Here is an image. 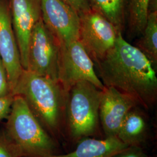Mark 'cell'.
Masks as SVG:
<instances>
[{"label": "cell", "instance_id": "obj_1", "mask_svg": "<svg viewBox=\"0 0 157 157\" xmlns=\"http://www.w3.org/2000/svg\"><path fill=\"white\" fill-rule=\"evenodd\" d=\"M94 67L104 86L129 95L144 109L154 106L157 99L155 67L139 48L124 39L121 33L113 47Z\"/></svg>", "mask_w": 157, "mask_h": 157}, {"label": "cell", "instance_id": "obj_2", "mask_svg": "<svg viewBox=\"0 0 157 157\" xmlns=\"http://www.w3.org/2000/svg\"><path fill=\"white\" fill-rule=\"evenodd\" d=\"M13 94L23 98L43 128L58 143L66 139L67 92L59 82L24 69Z\"/></svg>", "mask_w": 157, "mask_h": 157}, {"label": "cell", "instance_id": "obj_3", "mask_svg": "<svg viewBox=\"0 0 157 157\" xmlns=\"http://www.w3.org/2000/svg\"><path fill=\"white\" fill-rule=\"evenodd\" d=\"M6 134L22 157L56 154L58 143L41 126L21 95H15L6 118Z\"/></svg>", "mask_w": 157, "mask_h": 157}, {"label": "cell", "instance_id": "obj_4", "mask_svg": "<svg viewBox=\"0 0 157 157\" xmlns=\"http://www.w3.org/2000/svg\"><path fill=\"white\" fill-rule=\"evenodd\" d=\"M101 90L94 84L81 81L68 90L65 112V136L77 143L86 137L101 136L99 107Z\"/></svg>", "mask_w": 157, "mask_h": 157}, {"label": "cell", "instance_id": "obj_5", "mask_svg": "<svg viewBox=\"0 0 157 157\" xmlns=\"http://www.w3.org/2000/svg\"><path fill=\"white\" fill-rule=\"evenodd\" d=\"M60 53L59 43L41 18L30 36L26 70L59 82Z\"/></svg>", "mask_w": 157, "mask_h": 157}, {"label": "cell", "instance_id": "obj_6", "mask_svg": "<svg viewBox=\"0 0 157 157\" xmlns=\"http://www.w3.org/2000/svg\"><path fill=\"white\" fill-rule=\"evenodd\" d=\"M78 15V41L95 63L113 47L121 32L105 17L91 9Z\"/></svg>", "mask_w": 157, "mask_h": 157}, {"label": "cell", "instance_id": "obj_7", "mask_svg": "<svg viewBox=\"0 0 157 157\" xmlns=\"http://www.w3.org/2000/svg\"><path fill=\"white\" fill-rule=\"evenodd\" d=\"M94 63L78 40L61 46L59 82L67 92L73 84L89 82L100 90L104 86L98 78Z\"/></svg>", "mask_w": 157, "mask_h": 157}, {"label": "cell", "instance_id": "obj_8", "mask_svg": "<svg viewBox=\"0 0 157 157\" xmlns=\"http://www.w3.org/2000/svg\"><path fill=\"white\" fill-rule=\"evenodd\" d=\"M42 20L61 46L78 40L79 15L63 0H41Z\"/></svg>", "mask_w": 157, "mask_h": 157}, {"label": "cell", "instance_id": "obj_9", "mask_svg": "<svg viewBox=\"0 0 157 157\" xmlns=\"http://www.w3.org/2000/svg\"><path fill=\"white\" fill-rule=\"evenodd\" d=\"M10 9L23 68L26 70L30 36L42 18L41 0H11Z\"/></svg>", "mask_w": 157, "mask_h": 157}, {"label": "cell", "instance_id": "obj_10", "mask_svg": "<svg viewBox=\"0 0 157 157\" xmlns=\"http://www.w3.org/2000/svg\"><path fill=\"white\" fill-rule=\"evenodd\" d=\"M139 104L133 98L111 87L101 90L99 118L105 137H117L127 114Z\"/></svg>", "mask_w": 157, "mask_h": 157}, {"label": "cell", "instance_id": "obj_11", "mask_svg": "<svg viewBox=\"0 0 157 157\" xmlns=\"http://www.w3.org/2000/svg\"><path fill=\"white\" fill-rule=\"evenodd\" d=\"M0 57L6 67L13 94L24 69L12 28L10 9L5 0H0Z\"/></svg>", "mask_w": 157, "mask_h": 157}, {"label": "cell", "instance_id": "obj_12", "mask_svg": "<svg viewBox=\"0 0 157 157\" xmlns=\"http://www.w3.org/2000/svg\"><path fill=\"white\" fill-rule=\"evenodd\" d=\"M128 147L117 137H86L76 143V147L72 151L46 157H111Z\"/></svg>", "mask_w": 157, "mask_h": 157}, {"label": "cell", "instance_id": "obj_13", "mask_svg": "<svg viewBox=\"0 0 157 157\" xmlns=\"http://www.w3.org/2000/svg\"><path fill=\"white\" fill-rule=\"evenodd\" d=\"M150 137V126L145 113L137 107L127 114L117 137L128 147H143Z\"/></svg>", "mask_w": 157, "mask_h": 157}, {"label": "cell", "instance_id": "obj_14", "mask_svg": "<svg viewBox=\"0 0 157 157\" xmlns=\"http://www.w3.org/2000/svg\"><path fill=\"white\" fill-rule=\"evenodd\" d=\"M92 10L112 23L122 33L126 23V0H87Z\"/></svg>", "mask_w": 157, "mask_h": 157}, {"label": "cell", "instance_id": "obj_15", "mask_svg": "<svg viewBox=\"0 0 157 157\" xmlns=\"http://www.w3.org/2000/svg\"><path fill=\"white\" fill-rule=\"evenodd\" d=\"M150 0H126V21L131 37L141 35L146 26Z\"/></svg>", "mask_w": 157, "mask_h": 157}, {"label": "cell", "instance_id": "obj_16", "mask_svg": "<svg viewBox=\"0 0 157 157\" xmlns=\"http://www.w3.org/2000/svg\"><path fill=\"white\" fill-rule=\"evenodd\" d=\"M137 47L149 59L154 67L157 64V11L148 12L146 26Z\"/></svg>", "mask_w": 157, "mask_h": 157}, {"label": "cell", "instance_id": "obj_17", "mask_svg": "<svg viewBox=\"0 0 157 157\" xmlns=\"http://www.w3.org/2000/svg\"><path fill=\"white\" fill-rule=\"evenodd\" d=\"M0 157H22L4 129L0 130Z\"/></svg>", "mask_w": 157, "mask_h": 157}, {"label": "cell", "instance_id": "obj_18", "mask_svg": "<svg viewBox=\"0 0 157 157\" xmlns=\"http://www.w3.org/2000/svg\"><path fill=\"white\" fill-rule=\"evenodd\" d=\"M9 94H12L10 89L6 67L0 57V97Z\"/></svg>", "mask_w": 157, "mask_h": 157}, {"label": "cell", "instance_id": "obj_19", "mask_svg": "<svg viewBox=\"0 0 157 157\" xmlns=\"http://www.w3.org/2000/svg\"><path fill=\"white\" fill-rule=\"evenodd\" d=\"M14 95L9 94L0 97V122L6 119L11 109Z\"/></svg>", "mask_w": 157, "mask_h": 157}, {"label": "cell", "instance_id": "obj_20", "mask_svg": "<svg viewBox=\"0 0 157 157\" xmlns=\"http://www.w3.org/2000/svg\"><path fill=\"white\" fill-rule=\"evenodd\" d=\"M147 154L140 147H128L126 149L113 155L111 157H146Z\"/></svg>", "mask_w": 157, "mask_h": 157}, {"label": "cell", "instance_id": "obj_21", "mask_svg": "<svg viewBox=\"0 0 157 157\" xmlns=\"http://www.w3.org/2000/svg\"><path fill=\"white\" fill-rule=\"evenodd\" d=\"M67 5L72 7L78 14L91 10L87 0H63Z\"/></svg>", "mask_w": 157, "mask_h": 157}, {"label": "cell", "instance_id": "obj_22", "mask_svg": "<svg viewBox=\"0 0 157 157\" xmlns=\"http://www.w3.org/2000/svg\"><path fill=\"white\" fill-rule=\"evenodd\" d=\"M146 157H152V156H147H147H146Z\"/></svg>", "mask_w": 157, "mask_h": 157}]
</instances>
